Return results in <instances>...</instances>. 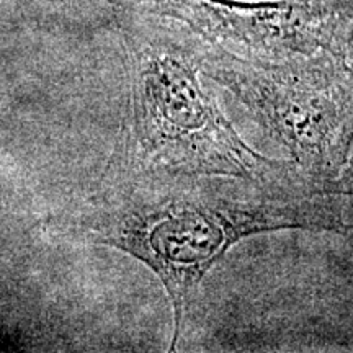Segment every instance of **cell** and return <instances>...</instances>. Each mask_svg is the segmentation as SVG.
<instances>
[{
  "instance_id": "4",
  "label": "cell",
  "mask_w": 353,
  "mask_h": 353,
  "mask_svg": "<svg viewBox=\"0 0 353 353\" xmlns=\"http://www.w3.org/2000/svg\"><path fill=\"white\" fill-rule=\"evenodd\" d=\"M151 12L254 61L337 54L345 13L334 0H152ZM339 56V54H337Z\"/></svg>"
},
{
  "instance_id": "6",
  "label": "cell",
  "mask_w": 353,
  "mask_h": 353,
  "mask_svg": "<svg viewBox=\"0 0 353 353\" xmlns=\"http://www.w3.org/2000/svg\"><path fill=\"white\" fill-rule=\"evenodd\" d=\"M337 54L342 57L343 63L353 74V20L348 19L347 15L343 19L341 33H339Z\"/></svg>"
},
{
  "instance_id": "7",
  "label": "cell",
  "mask_w": 353,
  "mask_h": 353,
  "mask_svg": "<svg viewBox=\"0 0 353 353\" xmlns=\"http://www.w3.org/2000/svg\"><path fill=\"white\" fill-rule=\"evenodd\" d=\"M113 6H139V3H151L152 0H105Z\"/></svg>"
},
{
  "instance_id": "1",
  "label": "cell",
  "mask_w": 353,
  "mask_h": 353,
  "mask_svg": "<svg viewBox=\"0 0 353 353\" xmlns=\"http://www.w3.org/2000/svg\"><path fill=\"white\" fill-rule=\"evenodd\" d=\"M57 224L79 241L123 250L156 273L174 311L170 350L188 327L203 278L237 242L285 229L353 228L334 195L156 169L123 144L94 188Z\"/></svg>"
},
{
  "instance_id": "2",
  "label": "cell",
  "mask_w": 353,
  "mask_h": 353,
  "mask_svg": "<svg viewBox=\"0 0 353 353\" xmlns=\"http://www.w3.org/2000/svg\"><path fill=\"white\" fill-rule=\"evenodd\" d=\"M131 81L130 128L120 144L145 165L180 174L228 175L309 190L293 161L247 145L200 83L205 41L182 23L139 20L125 30Z\"/></svg>"
},
{
  "instance_id": "3",
  "label": "cell",
  "mask_w": 353,
  "mask_h": 353,
  "mask_svg": "<svg viewBox=\"0 0 353 353\" xmlns=\"http://www.w3.org/2000/svg\"><path fill=\"white\" fill-rule=\"evenodd\" d=\"M201 74L241 101L324 195L353 149V74L341 56L254 61L206 43Z\"/></svg>"
},
{
  "instance_id": "5",
  "label": "cell",
  "mask_w": 353,
  "mask_h": 353,
  "mask_svg": "<svg viewBox=\"0 0 353 353\" xmlns=\"http://www.w3.org/2000/svg\"><path fill=\"white\" fill-rule=\"evenodd\" d=\"M324 195H347L353 196V149L348 157L345 167H343L341 175L330 182L327 187L324 188Z\"/></svg>"
}]
</instances>
